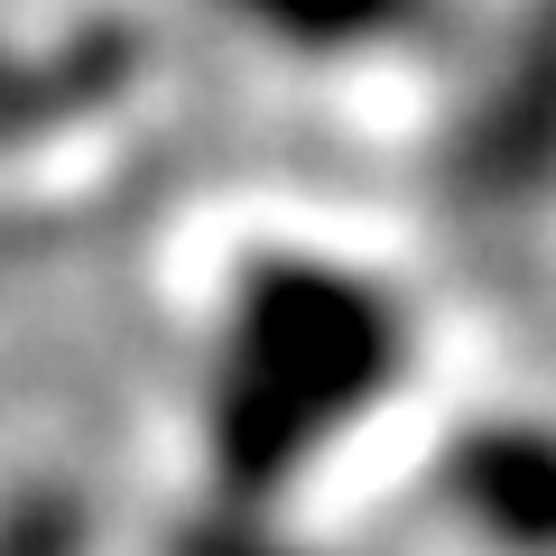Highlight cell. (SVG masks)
I'll return each instance as SVG.
<instances>
[{
	"mask_svg": "<svg viewBox=\"0 0 556 556\" xmlns=\"http://www.w3.org/2000/svg\"><path fill=\"white\" fill-rule=\"evenodd\" d=\"M232 20H251L260 38L306 47V56H353V47H390L408 28L437 20V0H223Z\"/></svg>",
	"mask_w": 556,
	"mask_h": 556,
	"instance_id": "cell-3",
	"label": "cell"
},
{
	"mask_svg": "<svg viewBox=\"0 0 556 556\" xmlns=\"http://www.w3.org/2000/svg\"><path fill=\"white\" fill-rule=\"evenodd\" d=\"M399 380V306L390 288L306 251H269L232 278L204 390V445L232 492H278L325 445L380 408Z\"/></svg>",
	"mask_w": 556,
	"mask_h": 556,
	"instance_id": "cell-1",
	"label": "cell"
},
{
	"mask_svg": "<svg viewBox=\"0 0 556 556\" xmlns=\"http://www.w3.org/2000/svg\"><path fill=\"white\" fill-rule=\"evenodd\" d=\"M455 492L492 538L547 547L556 538V437H473Z\"/></svg>",
	"mask_w": 556,
	"mask_h": 556,
	"instance_id": "cell-2",
	"label": "cell"
}]
</instances>
